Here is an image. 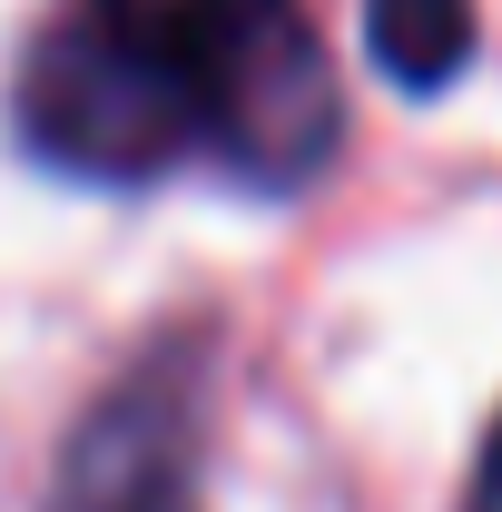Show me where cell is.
<instances>
[{
    "mask_svg": "<svg viewBox=\"0 0 502 512\" xmlns=\"http://www.w3.org/2000/svg\"><path fill=\"white\" fill-rule=\"evenodd\" d=\"M178 158H227L247 188H296L335 148V69L306 0H89L69 20Z\"/></svg>",
    "mask_w": 502,
    "mask_h": 512,
    "instance_id": "1",
    "label": "cell"
},
{
    "mask_svg": "<svg viewBox=\"0 0 502 512\" xmlns=\"http://www.w3.org/2000/svg\"><path fill=\"white\" fill-rule=\"evenodd\" d=\"M50 512H207L197 503V345L128 365L69 434Z\"/></svg>",
    "mask_w": 502,
    "mask_h": 512,
    "instance_id": "2",
    "label": "cell"
},
{
    "mask_svg": "<svg viewBox=\"0 0 502 512\" xmlns=\"http://www.w3.org/2000/svg\"><path fill=\"white\" fill-rule=\"evenodd\" d=\"M365 50L394 89H443L473 69V0H365Z\"/></svg>",
    "mask_w": 502,
    "mask_h": 512,
    "instance_id": "3",
    "label": "cell"
},
{
    "mask_svg": "<svg viewBox=\"0 0 502 512\" xmlns=\"http://www.w3.org/2000/svg\"><path fill=\"white\" fill-rule=\"evenodd\" d=\"M473 512H502V434L483 444V473H473Z\"/></svg>",
    "mask_w": 502,
    "mask_h": 512,
    "instance_id": "4",
    "label": "cell"
}]
</instances>
